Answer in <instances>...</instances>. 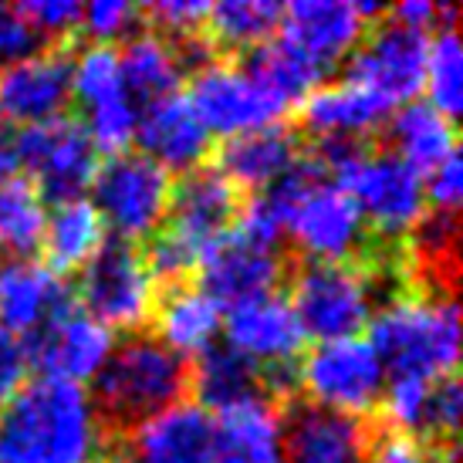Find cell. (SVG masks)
Segmentation results:
<instances>
[{
  "mask_svg": "<svg viewBox=\"0 0 463 463\" xmlns=\"http://www.w3.org/2000/svg\"><path fill=\"white\" fill-rule=\"evenodd\" d=\"M389 109L365 89L352 81H332L318 85L301 102V126L318 142L335 139H365L386 122Z\"/></svg>",
  "mask_w": 463,
  "mask_h": 463,
  "instance_id": "cb8c5ba5",
  "label": "cell"
},
{
  "mask_svg": "<svg viewBox=\"0 0 463 463\" xmlns=\"http://www.w3.org/2000/svg\"><path fill=\"white\" fill-rule=\"evenodd\" d=\"M142 21V7L126 0H99L91 7H81V34H89L91 44H112L118 38H132Z\"/></svg>",
  "mask_w": 463,
  "mask_h": 463,
  "instance_id": "8d00e7d4",
  "label": "cell"
},
{
  "mask_svg": "<svg viewBox=\"0 0 463 463\" xmlns=\"http://www.w3.org/2000/svg\"><path fill=\"white\" fill-rule=\"evenodd\" d=\"M369 24L359 17L355 4L342 0H295L281 11V38L308 54L325 75L359 48Z\"/></svg>",
  "mask_w": 463,
  "mask_h": 463,
  "instance_id": "44dd1931",
  "label": "cell"
},
{
  "mask_svg": "<svg viewBox=\"0 0 463 463\" xmlns=\"http://www.w3.org/2000/svg\"><path fill=\"white\" fill-rule=\"evenodd\" d=\"M241 206H244V194L217 166L190 169L183 173L180 183H173L169 231L196 247L203 258L206 247L233 231Z\"/></svg>",
  "mask_w": 463,
  "mask_h": 463,
  "instance_id": "e0dca14e",
  "label": "cell"
},
{
  "mask_svg": "<svg viewBox=\"0 0 463 463\" xmlns=\"http://www.w3.org/2000/svg\"><path fill=\"white\" fill-rule=\"evenodd\" d=\"M335 183L359 206L365 231L375 241L402 244L426 217L423 176L389 149L369 146L355 163H348L335 176Z\"/></svg>",
  "mask_w": 463,
  "mask_h": 463,
  "instance_id": "5b68a950",
  "label": "cell"
},
{
  "mask_svg": "<svg viewBox=\"0 0 463 463\" xmlns=\"http://www.w3.org/2000/svg\"><path fill=\"white\" fill-rule=\"evenodd\" d=\"M68 301L65 278L52 274L44 264L17 258L0 268V325L17 338L34 335Z\"/></svg>",
  "mask_w": 463,
  "mask_h": 463,
  "instance_id": "603a6c76",
  "label": "cell"
},
{
  "mask_svg": "<svg viewBox=\"0 0 463 463\" xmlns=\"http://www.w3.org/2000/svg\"><path fill=\"white\" fill-rule=\"evenodd\" d=\"M379 284L359 260L325 264L305 260L291 270V311L305 335L322 342L335 338H359L375 315Z\"/></svg>",
  "mask_w": 463,
  "mask_h": 463,
  "instance_id": "277c9868",
  "label": "cell"
},
{
  "mask_svg": "<svg viewBox=\"0 0 463 463\" xmlns=\"http://www.w3.org/2000/svg\"><path fill=\"white\" fill-rule=\"evenodd\" d=\"M190 109L203 122V129L220 139H237L247 132L281 126L288 112L264 85H258L241 65L231 61H210L190 75Z\"/></svg>",
  "mask_w": 463,
  "mask_h": 463,
  "instance_id": "7c38bea8",
  "label": "cell"
},
{
  "mask_svg": "<svg viewBox=\"0 0 463 463\" xmlns=\"http://www.w3.org/2000/svg\"><path fill=\"white\" fill-rule=\"evenodd\" d=\"M298 159H301V142L295 132L284 126H268L223 142L217 169L241 194H260L274 180H281Z\"/></svg>",
  "mask_w": 463,
  "mask_h": 463,
  "instance_id": "d4e9b609",
  "label": "cell"
},
{
  "mask_svg": "<svg viewBox=\"0 0 463 463\" xmlns=\"http://www.w3.org/2000/svg\"><path fill=\"white\" fill-rule=\"evenodd\" d=\"M105 244V220L91 200L75 196L65 203H54V210L44 217V233H41V247H44V268L65 278L75 274L89 264Z\"/></svg>",
  "mask_w": 463,
  "mask_h": 463,
  "instance_id": "4316f807",
  "label": "cell"
},
{
  "mask_svg": "<svg viewBox=\"0 0 463 463\" xmlns=\"http://www.w3.org/2000/svg\"><path fill=\"white\" fill-rule=\"evenodd\" d=\"M85 386L34 379L0 406V463H118Z\"/></svg>",
  "mask_w": 463,
  "mask_h": 463,
  "instance_id": "6da1fadb",
  "label": "cell"
},
{
  "mask_svg": "<svg viewBox=\"0 0 463 463\" xmlns=\"http://www.w3.org/2000/svg\"><path fill=\"white\" fill-rule=\"evenodd\" d=\"M118 68H122V85L139 109L176 95L186 75L176 44L156 31H136L132 38H126L118 52Z\"/></svg>",
  "mask_w": 463,
  "mask_h": 463,
  "instance_id": "83f0119b",
  "label": "cell"
},
{
  "mask_svg": "<svg viewBox=\"0 0 463 463\" xmlns=\"http://www.w3.org/2000/svg\"><path fill=\"white\" fill-rule=\"evenodd\" d=\"M389 142L406 166L420 176H430L457 153V126L426 102H410L389 122Z\"/></svg>",
  "mask_w": 463,
  "mask_h": 463,
  "instance_id": "f1b7e54d",
  "label": "cell"
},
{
  "mask_svg": "<svg viewBox=\"0 0 463 463\" xmlns=\"http://www.w3.org/2000/svg\"><path fill=\"white\" fill-rule=\"evenodd\" d=\"M426 203H433L439 213H457L463 200V163L460 153H453L443 166H437L423 183Z\"/></svg>",
  "mask_w": 463,
  "mask_h": 463,
  "instance_id": "60d3db41",
  "label": "cell"
},
{
  "mask_svg": "<svg viewBox=\"0 0 463 463\" xmlns=\"http://www.w3.org/2000/svg\"><path fill=\"white\" fill-rule=\"evenodd\" d=\"M190 386L196 392V406L203 410H227L244 399L268 396L264 392V379L260 369L231 345H213L206 348L196 359V369H190Z\"/></svg>",
  "mask_w": 463,
  "mask_h": 463,
  "instance_id": "f546056e",
  "label": "cell"
},
{
  "mask_svg": "<svg viewBox=\"0 0 463 463\" xmlns=\"http://www.w3.org/2000/svg\"><path fill=\"white\" fill-rule=\"evenodd\" d=\"M203 463H284V410L268 396L220 410Z\"/></svg>",
  "mask_w": 463,
  "mask_h": 463,
  "instance_id": "ffe728a7",
  "label": "cell"
},
{
  "mask_svg": "<svg viewBox=\"0 0 463 463\" xmlns=\"http://www.w3.org/2000/svg\"><path fill=\"white\" fill-rule=\"evenodd\" d=\"M281 11L270 0H223L210 4V14L203 21V38L213 52L250 54L254 48L274 41L281 31Z\"/></svg>",
  "mask_w": 463,
  "mask_h": 463,
  "instance_id": "4dcf8cb0",
  "label": "cell"
},
{
  "mask_svg": "<svg viewBox=\"0 0 463 463\" xmlns=\"http://www.w3.org/2000/svg\"><path fill=\"white\" fill-rule=\"evenodd\" d=\"M112 348H116V335L95 322L75 301H68L38 332L27 335L24 342L27 365H34L41 379H58L71 386H85L102 373Z\"/></svg>",
  "mask_w": 463,
  "mask_h": 463,
  "instance_id": "4fadbf2b",
  "label": "cell"
},
{
  "mask_svg": "<svg viewBox=\"0 0 463 463\" xmlns=\"http://www.w3.org/2000/svg\"><path fill=\"white\" fill-rule=\"evenodd\" d=\"M81 308L109 332H139L156 308V284L142 250L129 241H105L102 250L81 268Z\"/></svg>",
  "mask_w": 463,
  "mask_h": 463,
  "instance_id": "9c48e42d",
  "label": "cell"
},
{
  "mask_svg": "<svg viewBox=\"0 0 463 463\" xmlns=\"http://www.w3.org/2000/svg\"><path fill=\"white\" fill-rule=\"evenodd\" d=\"M156 338L176 352L180 359H200L206 348H213L220 328V305L196 284H180L156 295L153 318Z\"/></svg>",
  "mask_w": 463,
  "mask_h": 463,
  "instance_id": "484cf974",
  "label": "cell"
},
{
  "mask_svg": "<svg viewBox=\"0 0 463 463\" xmlns=\"http://www.w3.org/2000/svg\"><path fill=\"white\" fill-rule=\"evenodd\" d=\"M373 430L355 416L295 402L284 416V463H369Z\"/></svg>",
  "mask_w": 463,
  "mask_h": 463,
  "instance_id": "ac0fdd59",
  "label": "cell"
},
{
  "mask_svg": "<svg viewBox=\"0 0 463 463\" xmlns=\"http://www.w3.org/2000/svg\"><path fill=\"white\" fill-rule=\"evenodd\" d=\"M210 412L196 402H176L126 430L116 443L118 463H203L210 447Z\"/></svg>",
  "mask_w": 463,
  "mask_h": 463,
  "instance_id": "d6986e66",
  "label": "cell"
},
{
  "mask_svg": "<svg viewBox=\"0 0 463 463\" xmlns=\"http://www.w3.org/2000/svg\"><path fill=\"white\" fill-rule=\"evenodd\" d=\"M430 386L426 379H392L383 392V412H386V426L420 437L426 416V399H430Z\"/></svg>",
  "mask_w": 463,
  "mask_h": 463,
  "instance_id": "d590c367",
  "label": "cell"
},
{
  "mask_svg": "<svg viewBox=\"0 0 463 463\" xmlns=\"http://www.w3.org/2000/svg\"><path fill=\"white\" fill-rule=\"evenodd\" d=\"M223 328H227V345L260 369L268 399L278 402L295 392L298 365L305 355L308 335L281 295L258 298L250 305L233 308Z\"/></svg>",
  "mask_w": 463,
  "mask_h": 463,
  "instance_id": "ba28073f",
  "label": "cell"
},
{
  "mask_svg": "<svg viewBox=\"0 0 463 463\" xmlns=\"http://www.w3.org/2000/svg\"><path fill=\"white\" fill-rule=\"evenodd\" d=\"M241 68H244L258 85H264L284 109L305 102L325 78V71L311 61L308 54H301L295 44H288L284 38L268 41V44L254 48Z\"/></svg>",
  "mask_w": 463,
  "mask_h": 463,
  "instance_id": "1f68e13d",
  "label": "cell"
},
{
  "mask_svg": "<svg viewBox=\"0 0 463 463\" xmlns=\"http://www.w3.org/2000/svg\"><path fill=\"white\" fill-rule=\"evenodd\" d=\"M17 11L52 44H68V38L81 27V4L75 0H27L17 4Z\"/></svg>",
  "mask_w": 463,
  "mask_h": 463,
  "instance_id": "f35d334b",
  "label": "cell"
},
{
  "mask_svg": "<svg viewBox=\"0 0 463 463\" xmlns=\"http://www.w3.org/2000/svg\"><path fill=\"white\" fill-rule=\"evenodd\" d=\"M44 200L27 176H14L0 186V250L17 258H27L41 247L44 233Z\"/></svg>",
  "mask_w": 463,
  "mask_h": 463,
  "instance_id": "d6a6232c",
  "label": "cell"
},
{
  "mask_svg": "<svg viewBox=\"0 0 463 463\" xmlns=\"http://www.w3.org/2000/svg\"><path fill=\"white\" fill-rule=\"evenodd\" d=\"M41 44H44V38L31 27L24 14L17 7L0 4V68H11L31 54H38Z\"/></svg>",
  "mask_w": 463,
  "mask_h": 463,
  "instance_id": "ab89813d",
  "label": "cell"
},
{
  "mask_svg": "<svg viewBox=\"0 0 463 463\" xmlns=\"http://www.w3.org/2000/svg\"><path fill=\"white\" fill-rule=\"evenodd\" d=\"M206 14H210V4H200V0H159L142 7V21H149V27L163 38L186 41L203 31Z\"/></svg>",
  "mask_w": 463,
  "mask_h": 463,
  "instance_id": "74e56055",
  "label": "cell"
},
{
  "mask_svg": "<svg viewBox=\"0 0 463 463\" xmlns=\"http://www.w3.org/2000/svg\"><path fill=\"white\" fill-rule=\"evenodd\" d=\"M196 274L203 281L200 288L206 295L213 298L220 308L227 305L233 311L258 298L274 295L284 278V260L278 250L260 247L231 231L206 247Z\"/></svg>",
  "mask_w": 463,
  "mask_h": 463,
  "instance_id": "9a60e30c",
  "label": "cell"
},
{
  "mask_svg": "<svg viewBox=\"0 0 463 463\" xmlns=\"http://www.w3.org/2000/svg\"><path fill=\"white\" fill-rule=\"evenodd\" d=\"M71 102V54L68 44H48L11 68H0V116L4 122L38 126L65 116Z\"/></svg>",
  "mask_w": 463,
  "mask_h": 463,
  "instance_id": "2e32d148",
  "label": "cell"
},
{
  "mask_svg": "<svg viewBox=\"0 0 463 463\" xmlns=\"http://www.w3.org/2000/svg\"><path fill=\"white\" fill-rule=\"evenodd\" d=\"M369 345L392 379L437 383L457 375L460 362V308L457 295L412 284L373 315Z\"/></svg>",
  "mask_w": 463,
  "mask_h": 463,
  "instance_id": "7a4b0ae2",
  "label": "cell"
},
{
  "mask_svg": "<svg viewBox=\"0 0 463 463\" xmlns=\"http://www.w3.org/2000/svg\"><path fill=\"white\" fill-rule=\"evenodd\" d=\"M71 95L85 105V112L129 95L122 85L116 44H89L78 52V58H71Z\"/></svg>",
  "mask_w": 463,
  "mask_h": 463,
  "instance_id": "e575fe53",
  "label": "cell"
},
{
  "mask_svg": "<svg viewBox=\"0 0 463 463\" xmlns=\"http://www.w3.org/2000/svg\"><path fill=\"white\" fill-rule=\"evenodd\" d=\"M91 206L99 210L105 227L118 233V241H142L153 237L169 217L173 200V176L142 153L109 156L91 180Z\"/></svg>",
  "mask_w": 463,
  "mask_h": 463,
  "instance_id": "8992f818",
  "label": "cell"
},
{
  "mask_svg": "<svg viewBox=\"0 0 463 463\" xmlns=\"http://www.w3.org/2000/svg\"><path fill=\"white\" fill-rule=\"evenodd\" d=\"M288 233L305 260H325V264L362 258V250L369 244V231L359 206L352 203V196L338 183L328 180L308 190L305 200L295 206V213L288 220Z\"/></svg>",
  "mask_w": 463,
  "mask_h": 463,
  "instance_id": "5bb4252c",
  "label": "cell"
},
{
  "mask_svg": "<svg viewBox=\"0 0 463 463\" xmlns=\"http://www.w3.org/2000/svg\"><path fill=\"white\" fill-rule=\"evenodd\" d=\"M190 389V365L169 352L156 335H132L112 348L95 375V410L112 433H126L156 412L183 402Z\"/></svg>",
  "mask_w": 463,
  "mask_h": 463,
  "instance_id": "3957f363",
  "label": "cell"
},
{
  "mask_svg": "<svg viewBox=\"0 0 463 463\" xmlns=\"http://www.w3.org/2000/svg\"><path fill=\"white\" fill-rule=\"evenodd\" d=\"M27 369L31 365H27L24 338H17L0 325V406L24 386Z\"/></svg>",
  "mask_w": 463,
  "mask_h": 463,
  "instance_id": "b9f144b4",
  "label": "cell"
},
{
  "mask_svg": "<svg viewBox=\"0 0 463 463\" xmlns=\"http://www.w3.org/2000/svg\"><path fill=\"white\" fill-rule=\"evenodd\" d=\"M17 156H14V146L11 142H4L0 139V186H4V183H11L14 176H17Z\"/></svg>",
  "mask_w": 463,
  "mask_h": 463,
  "instance_id": "7bdbcfd3",
  "label": "cell"
},
{
  "mask_svg": "<svg viewBox=\"0 0 463 463\" xmlns=\"http://www.w3.org/2000/svg\"><path fill=\"white\" fill-rule=\"evenodd\" d=\"M136 139L142 146V156H149L166 173L169 169L190 173L203 166L213 136L203 129V122L196 118L183 95H169V99L139 109Z\"/></svg>",
  "mask_w": 463,
  "mask_h": 463,
  "instance_id": "7402d4cb",
  "label": "cell"
},
{
  "mask_svg": "<svg viewBox=\"0 0 463 463\" xmlns=\"http://www.w3.org/2000/svg\"><path fill=\"white\" fill-rule=\"evenodd\" d=\"M426 52H430L426 31L392 21L386 14L379 24L365 31L359 48L348 54L345 81L375 95L392 112L396 105L416 102V95L423 91Z\"/></svg>",
  "mask_w": 463,
  "mask_h": 463,
  "instance_id": "8fae6325",
  "label": "cell"
},
{
  "mask_svg": "<svg viewBox=\"0 0 463 463\" xmlns=\"http://www.w3.org/2000/svg\"><path fill=\"white\" fill-rule=\"evenodd\" d=\"M0 126H4V116H0Z\"/></svg>",
  "mask_w": 463,
  "mask_h": 463,
  "instance_id": "ee69618b",
  "label": "cell"
},
{
  "mask_svg": "<svg viewBox=\"0 0 463 463\" xmlns=\"http://www.w3.org/2000/svg\"><path fill=\"white\" fill-rule=\"evenodd\" d=\"M423 91L430 95V109H437L439 116L453 118L463 109V44L457 34V24H443L437 38L430 41L426 52V71H423Z\"/></svg>",
  "mask_w": 463,
  "mask_h": 463,
  "instance_id": "836d02e7",
  "label": "cell"
},
{
  "mask_svg": "<svg viewBox=\"0 0 463 463\" xmlns=\"http://www.w3.org/2000/svg\"><path fill=\"white\" fill-rule=\"evenodd\" d=\"M11 146L17 166L27 169V180L34 183L41 200H75L99 173V149L91 146L85 126L71 116L24 126Z\"/></svg>",
  "mask_w": 463,
  "mask_h": 463,
  "instance_id": "30bf717a",
  "label": "cell"
},
{
  "mask_svg": "<svg viewBox=\"0 0 463 463\" xmlns=\"http://www.w3.org/2000/svg\"><path fill=\"white\" fill-rule=\"evenodd\" d=\"M298 389L311 406L342 416H369L383 402L386 369L369 338H335L315 345L298 365Z\"/></svg>",
  "mask_w": 463,
  "mask_h": 463,
  "instance_id": "52a82bcc",
  "label": "cell"
}]
</instances>
